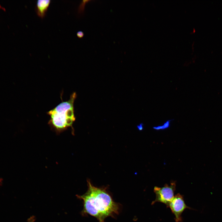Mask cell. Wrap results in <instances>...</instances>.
Returning a JSON list of instances; mask_svg holds the SVG:
<instances>
[{"mask_svg": "<svg viewBox=\"0 0 222 222\" xmlns=\"http://www.w3.org/2000/svg\"><path fill=\"white\" fill-rule=\"evenodd\" d=\"M76 92H73L69 99L62 101L54 108L47 112L50 116L48 124L57 134H59L69 127L72 128L76 120L74 114V102L76 97Z\"/></svg>", "mask_w": 222, "mask_h": 222, "instance_id": "7a4b0ae2", "label": "cell"}, {"mask_svg": "<svg viewBox=\"0 0 222 222\" xmlns=\"http://www.w3.org/2000/svg\"><path fill=\"white\" fill-rule=\"evenodd\" d=\"M169 207L175 216L176 222L181 221V214L184 210L188 208L182 196L179 194H176L174 196Z\"/></svg>", "mask_w": 222, "mask_h": 222, "instance_id": "277c9868", "label": "cell"}, {"mask_svg": "<svg viewBox=\"0 0 222 222\" xmlns=\"http://www.w3.org/2000/svg\"><path fill=\"white\" fill-rule=\"evenodd\" d=\"M35 220V216H32L28 219L27 222H34Z\"/></svg>", "mask_w": 222, "mask_h": 222, "instance_id": "9c48e42d", "label": "cell"}, {"mask_svg": "<svg viewBox=\"0 0 222 222\" xmlns=\"http://www.w3.org/2000/svg\"><path fill=\"white\" fill-rule=\"evenodd\" d=\"M173 120H167L163 125L157 126H154L153 127V128L154 129L157 130L166 129L168 128L170 126L171 122Z\"/></svg>", "mask_w": 222, "mask_h": 222, "instance_id": "8992f818", "label": "cell"}, {"mask_svg": "<svg viewBox=\"0 0 222 222\" xmlns=\"http://www.w3.org/2000/svg\"><path fill=\"white\" fill-rule=\"evenodd\" d=\"M143 124L142 123H141L139 125H137V127L138 130H143Z\"/></svg>", "mask_w": 222, "mask_h": 222, "instance_id": "30bf717a", "label": "cell"}, {"mask_svg": "<svg viewBox=\"0 0 222 222\" xmlns=\"http://www.w3.org/2000/svg\"><path fill=\"white\" fill-rule=\"evenodd\" d=\"M90 0H83V2L80 3L79 7V8L78 10L80 13H82L84 10V6L85 4L88 2L90 1Z\"/></svg>", "mask_w": 222, "mask_h": 222, "instance_id": "52a82bcc", "label": "cell"}, {"mask_svg": "<svg viewBox=\"0 0 222 222\" xmlns=\"http://www.w3.org/2000/svg\"><path fill=\"white\" fill-rule=\"evenodd\" d=\"M175 186V182H172L170 185L166 184L161 187H155L154 191L155 194L156 198L152 202V204L156 202H159L164 203L169 207L174 196Z\"/></svg>", "mask_w": 222, "mask_h": 222, "instance_id": "3957f363", "label": "cell"}, {"mask_svg": "<svg viewBox=\"0 0 222 222\" xmlns=\"http://www.w3.org/2000/svg\"><path fill=\"white\" fill-rule=\"evenodd\" d=\"M51 3L49 0H39L36 4V11L37 15L42 18L45 16Z\"/></svg>", "mask_w": 222, "mask_h": 222, "instance_id": "5b68a950", "label": "cell"}, {"mask_svg": "<svg viewBox=\"0 0 222 222\" xmlns=\"http://www.w3.org/2000/svg\"><path fill=\"white\" fill-rule=\"evenodd\" d=\"M88 189L82 195H76L83 202V215H89L96 218L99 222H105L108 217H114L120 210L118 204L115 202L106 188H99L93 185L87 180Z\"/></svg>", "mask_w": 222, "mask_h": 222, "instance_id": "6da1fadb", "label": "cell"}, {"mask_svg": "<svg viewBox=\"0 0 222 222\" xmlns=\"http://www.w3.org/2000/svg\"><path fill=\"white\" fill-rule=\"evenodd\" d=\"M76 35L77 36L80 38H82L84 36V33L82 31H78L77 32Z\"/></svg>", "mask_w": 222, "mask_h": 222, "instance_id": "ba28073f", "label": "cell"}]
</instances>
